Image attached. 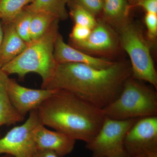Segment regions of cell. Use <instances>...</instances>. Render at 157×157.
<instances>
[{"label": "cell", "instance_id": "cell-1", "mask_svg": "<svg viewBox=\"0 0 157 157\" xmlns=\"http://www.w3.org/2000/svg\"><path fill=\"white\" fill-rule=\"evenodd\" d=\"M132 76L131 67L121 62L103 69L78 63L57 64L41 88L67 91L102 109L117 98Z\"/></svg>", "mask_w": 157, "mask_h": 157}, {"label": "cell", "instance_id": "cell-2", "mask_svg": "<svg viewBox=\"0 0 157 157\" xmlns=\"http://www.w3.org/2000/svg\"><path fill=\"white\" fill-rule=\"evenodd\" d=\"M37 113L43 125L86 144L92 140L106 117L102 109L62 90H56Z\"/></svg>", "mask_w": 157, "mask_h": 157}, {"label": "cell", "instance_id": "cell-3", "mask_svg": "<svg viewBox=\"0 0 157 157\" xmlns=\"http://www.w3.org/2000/svg\"><path fill=\"white\" fill-rule=\"evenodd\" d=\"M59 21H55L42 37L31 42L17 57L1 69L9 76L16 74L21 78L28 73H37L42 82L46 81L57 65L54 52L59 34Z\"/></svg>", "mask_w": 157, "mask_h": 157}, {"label": "cell", "instance_id": "cell-4", "mask_svg": "<svg viewBox=\"0 0 157 157\" xmlns=\"http://www.w3.org/2000/svg\"><path fill=\"white\" fill-rule=\"evenodd\" d=\"M102 110L106 117L121 120L157 116V93L131 77L117 98Z\"/></svg>", "mask_w": 157, "mask_h": 157}, {"label": "cell", "instance_id": "cell-5", "mask_svg": "<svg viewBox=\"0 0 157 157\" xmlns=\"http://www.w3.org/2000/svg\"><path fill=\"white\" fill-rule=\"evenodd\" d=\"M118 28L121 45L131 60L132 78L147 82L157 89V73L148 41L137 26L128 21Z\"/></svg>", "mask_w": 157, "mask_h": 157}, {"label": "cell", "instance_id": "cell-6", "mask_svg": "<svg viewBox=\"0 0 157 157\" xmlns=\"http://www.w3.org/2000/svg\"><path fill=\"white\" fill-rule=\"evenodd\" d=\"M138 119L121 120L106 117L98 133L86 147L92 157H128L125 149V138Z\"/></svg>", "mask_w": 157, "mask_h": 157}, {"label": "cell", "instance_id": "cell-7", "mask_svg": "<svg viewBox=\"0 0 157 157\" xmlns=\"http://www.w3.org/2000/svg\"><path fill=\"white\" fill-rule=\"evenodd\" d=\"M41 124L37 109L30 112L28 118L23 124L14 127L0 138V155L33 157L37 150L35 134Z\"/></svg>", "mask_w": 157, "mask_h": 157}, {"label": "cell", "instance_id": "cell-8", "mask_svg": "<svg viewBox=\"0 0 157 157\" xmlns=\"http://www.w3.org/2000/svg\"><path fill=\"white\" fill-rule=\"evenodd\" d=\"M124 144L128 157H157V116L138 119L127 133Z\"/></svg>", "mask_w": 157, "mask_h": 157}, {"label": "cell", "instance_id": "cell-9", "mask_svg": "<svg viewBox=\"0 0 157 157\" xmlns=\"http://www.w3.org/2000/svg\"><path fill=\"white\" fill-rule=\"evenodd\" d=\"M8 95L14 108L24 117L28 113L38 109L56 90L33 89L22 86L14 78H8L7 82Z\"/></svg>", "mask_w": 157, "mask_h": 157}, {"label": "cell", "instance_id": "cell-10", "mask_svg": "<svg viewBox=\"0 0 157 157\" xmlns=\"http://www.w3.org/2000/svg\"><path fill=\"white\" fill-rule=\"evenodd\" d=\"M73 43V47L85 52L100 55L113 53L117 46L114 32L103 20H98L97 25L86 40Z\"/></svg>", "mask_w": 157, "mask_h": 157}, {"label": "cell", "instance_id": "cell-11", "mask_svg": "<svg viewBox=\"0 0 157 157\" xmlns=\"http://www.w3.org/2000/svg\"><path fill=\"white\" fill-rule=\"evenodd\" d=\"M54 56L57 64L78 63L98 69L110 67L115 62L104 58L96 57L67 44L59 33L55 45Z\"/></svg>", "mask_w": 157, "mask_h": 157}, {"label": "cell", "instance_id": "cell-12", "mask_svg": "<svg viewBox=\"0 0 157 157\" xmlns=\"http://www.w3.org/2000/svg\"><path fill=\"white\" fill-rule=\"evenodd\" d=\"M76 141L62 132L48 130L42 124L38 127L35 134L37 150L49 151L59 157L72 152Z\"/></svg>", "mask_w": 157, "mask_h": 157}, {"label": "cell", "instance_id": "cell-13", "mask_svg": "<svg viewBox=\"0 0 157 157\" xmlns=\"http://www.w3.org/2000/svg\"><path fill=\"white\" fill-rule=\"evenodd\" d=\"M2 23L3 38L0 47V69L17 57L28 46L17 33L13 21Z\"/></svg>", "mask_w": 157, "mask_h": 157}, {"label": "cell", "instance_id": "cell-14", "mask_svg": "<svg viewBox=\"0 0 157 157\" xmlns=\"http://www.w3.org/2000/svg\"><path fill=\"white\" fill-rule=\"evenodd\" d=\"M9 76L0 69V127L15 124L25 118L18 113L10 101L7 89Z\"/></svg>", "mask_w": 157, "mask_h": 157}, {"label": "cell", "instance_id": "cell-15", "mask_svg": "<svg viewBox=\"0 0 157 157\" xmlns=\"http://www.w3.org/2000/svg\"><path fill=\"white\" fill-rule=\"evenodd\" d=\"M70 0H34L24 9L31 13L50 14L59 21L65 20L69 14L67 6Z\"/></svg>", "mask_w": 157, "mask_h": 157}, {"label": "cell", "instance_id": "cell-16", "mask_svg": "<svg viewBox=\"0 0 157 157\" xmlns=\"http://www.w3.org/2000/svg\"><path fill=\"white\" fill-rule=\"evenodd\" d=\"M131 7L127 0H104L102 11L104 20L118 27L128 21Z\"/></svg>", "mask_w": 157, "mask_h": 157}, {"label": "cell", "instance_id": "cell-17", "mask_svg": "<svg viewBox=\"0 0 157 157\" xmlns=\"http://www.w3.org/2000/svg\"><path fill=\"white\" fill-rule=\"evenodd\" d=\"M34 0H0V19L4 22L13 21L24 9Z\"/></svg>", "mask_w": 157, "mask_h": 157}, {"label": "cell", "instance_id": "cell-18", "mask_svg": "<svg viewBox=\"0 0 157 157\" xmlns=\"http://www.w3.org/2000/svg\"><path fill=\"white\" fill-rule=\"evenodd\" d=\"M56 20H58L46 13L33 14L30 31L31 42L42 37Z\"/></svg>", "mask_w": 157, "mask_h": 157}, {"label": "cell", "instance_id": "cell-19", "mask_svg": "<svg viewBox=\"0 0 157 157\" xmlns=\"http://www.w3.org/2000/svg\"><path fill=\"white\" fill-rule=\"evenodd\" d=\"M70 14L75 24L87 27L92 29L98 23L95 16L83 7L70 0Z\"/></svg>", "mask_w": 157, "mask_h": 157}, {"label": "cell", "instance_id": "cell-20", "mask_svg": "<svg viewBox=\"0 0 157 157\" xmlns=\"http://www.w3.org/2000/svg\"><path fill=\"white\" fill-rule=\"evenodd\" d=\"M33 13L24 9L13 21L17 33L28 45L31 42L30 31Z\"/></svg>", "mask_w": 157, "mask_h": 157}, {"label": "cell", "instance_id": "cell-21", "mask_svg": "<svg viewBox=\"0 0 157 157\" xmlns=\"http://www.w3.org/2000/svg\"><path fill=\"white\" fill-rule=\"evenodd\" d=\"M73 2L83 7L95 16L102 13L104 0H73Z\"/></svg>", "mask_w": 157, "mask_h": 157}, {"label": "cell", "instance_id": "cell-22", "mask_svg": "<svg viewBox=\"0 0 157 157\" xmlns=\"http://www.w3.org/2000/svg\"><path fill=\"white\" fill-rule=\"evenodd\" d=\"M144 21L147 29V36L149 40L154 41L157 36V14L146 13Z\"/></svg>", "mask_w": 157, "mask_h": 157}, {"label": "cell", "instance_id": "cell-23", "mask_svg": "<svg viewBox=\"0 0 157 157\" xmlns=\"http://www.w3.org/2000/svg\"><path fill=\"white\" fill-rule=\"evenodd\" d=\"M91 30L87 27L75 24L70 34V39L73 42L84 41L90 36Z\"/></svg>", "mask_w": 157, "mask_h": 157}, {"label": "cell", "instance_id": "cell-24", "mask_svg": "<svg viewBox=\"0 0 157 157\" xmlns=\"http://www.w3.org/2000/svg\"><path fill=\"white\" fill-rule=\"evenodd\" d=\"M136 6L141 7L147 13L157 14V0H140Z\"/></svg>", "mask_w": 157, "mask_h": 157}, {"label": "cell", "instance_id": "cell-25", "mask_svg": "<svg viewBox=\"0 0 157 157\" xmlns=\"http://www.w3.org/2000/svg\"><path fill=\"white\" fill-rule=\"evenodd\" d=\"M32 157H59L53 152L47 150H37Z\"/></svg>", "mask_w": 157, "mask_h": 157}, {"label": "cell", "instance_id": "cell-26", "mask_svg": "<svg viewBox=\"0 0 157 157\" xmlns=\"http://www.w3.org/2000/svg\"><path fill=\"white\" fill-rule=\"evenodd\" d=\"M3 38V29L2 25V21L0 19V47L2 44V40Z\"/></svg>", "mask_w": 157, "mask_h": 157}, {"label": "cell", "instance_id": "cell-27", "mask_svg": "<svg viewBox=\"0 0 157 157\" xmlns=\"http://www.w3.org/2000/svg\"><path fill=\"white\" fill-rule=\"evenodd\" d=\"M127 1L128 2L131 7H132V6H136V4L140 0H127Z\"/></svg>", "mask_w": 157, "mask_h": 157}, {"label": "cell", "instance_id": "cell-28", "mask_svg": "<svg viewBox=\"0 0 157 157\" xmlns=\"http://www.w3.org/2000/svg\"><path fill=\"white\" fill-rule=\"evenodd\" d=\"M0 157H12L11 156L9 155H4L0 156Z\"/></svg>", "mask_w": 157, "mask_h": 157}]
</instances>
